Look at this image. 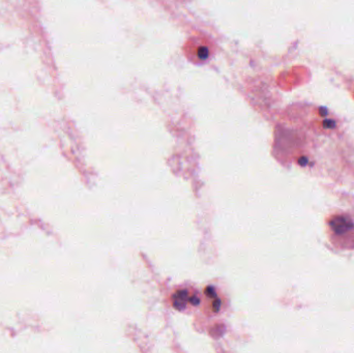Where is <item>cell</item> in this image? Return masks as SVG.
<instances>
[{
  "instance_id": "6da1fadb",
  "label": "cell",
  "mask_w": 354,
  "mask_h": 353,
  "mask_svg": "<svg viewBox=\"0 0 354 353\" xmlns=\"http://www.w3.org/2000/svg\"><path fill=\"white\" fill-rule=\"evenodd\" d=\"M326 234L331 246L340 251L354 250V218L338 210L325 218Z\"/></svg>"
},
{
  "instance_id": "7a4b0ae2",
  "label": "cell",
  "mask_w": 354,
  "mask_h": 353,
  "mask_svg": "<svg viewBox=\"0 0 354 353\" xmlns=\"http://www.w3.org/2000/svg\"><path fill=\"white\" fill-rule=\"evenodd\" d=\"M187 291L184 290H181V291H178L175 296H174V307L177 309V310H183L184 307H185V301H187Z\"/></svg>"
},
{
  "instance_id": "3957f363",
  "label": "cell",
  "mask_w": 354,
  "mask_h": 353,
  "mask_svg": "<svg viewBox=\"0 0 354 353\" xmlns=\"http://www.w3.org/2000/svg\"><path fill=\"white\" fill-rule=\"evenodd\" d=\"M190 303H191L192 305L197 306V305L200 303V299H199L198 296H193V298L190 299Z\"/></svg>"
},
{
  "instance_id": "277c9868",
  "label": "cell",
  "mask_w": 354,
  "mask_h": 353,
  "mask_svg": "<svg viewBox=\"0 0 354 353\" xmlns=\"http://www.w3.org/2000/svg\"><path fill=\"white\" fill-rule=\"evenodd\" d=\"M205 292H206L209 296H214V295L216 294L214 287H208V288L205 290Z\"/></svg>"
},
{
  "instance_id": "5b68a950",
  "label": "cell",
  "mask_w": 354,
  "mask_h": 353,
  "mask_svg": "<svg viewBox=\"0 0 354 353\" xmlns=\"http://www.w3.org/2000/svg\"><path fill=\"white\" fill-rule=\"evenodd\" d=\"M220 307H221V302H220L219 300H217V301L214 303V308H212V309H214L215 312H219Z\"/></svg>"
}]
</instances>
